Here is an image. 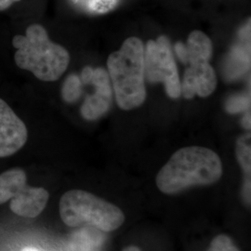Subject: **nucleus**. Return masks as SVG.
Here are the masks:
<instances>
[{"label": "nucleus", "instance_id": "nucleus-1", "mask_svg": "<svg viewBox=\"0 0 251 251\" xmlns=\"http://www.w3.org/2000/svg\"><path fill=\"white\" fill-rule=\"evenodd\" d=\"M224 174L217 152L203 146H187L174 152L157 173V188L166 195H176L187 189L207 186Z\"/></svg>", "mask_w": 251, "mask_h": 251}, {"label": "nucleus", "instance_id": "nucleus-2", "mask_svg": "<svg viewBox=\"0 0 251 251\" xmlns=\"http://www.w3.org/2000/svg\"><path fill=\"white\" fill-rule=\"evenodd\" d=\"M12 45L16 49V65L22 70L32 73L39 80H58L70 63L67 50L52 42L47 30L40 25H31L27 27L25 36H14Z\"/></svg>", "mask_w": 251, "mask_h": 251}, {"label": "nucleus", "instance_id": "nucleus-3", "mask_svg": "<svg viewBox=\"0 0 251 251\" xmlns=\"http://www.w3.org/2000/svg\"><path fill=\"white\" fill-rule=\"evenodd\" d=\"M107 68L119 108L129 111L141 106L146 99L143 41L135 36L126 39L108 57Z\"/></svg>", "mask_w": 251, "mask_h": 251}, {"label": "nucleus", "instance_id": "nucleus-4", "mask_svg": "<svg viewBox=\"0 0 251 251\" xmlns=\"http://www.w3.org/2000/svg\"><path fill=\"white\" fill-rule=\"evenodd\" d=\"M174 50L179 61L188 65L180 82L181 95L188 100L196 95L201 98L211 95L217 87V75L209 63L213 52L210 38L202 31H193L187 42H177Z\"/></svg>", "mask_w": 251, "mask_h": 251}, {"label": "nucleus", "instance_id": "nucleus-5", "mask_svg": "<svg viewBox=\"0 0 251 251\" xmlns=\"http://www.w3.org/2000/svg\"><path fill=\"white\" fill-rule=\"evenodd\" d=\"M59 210L63 223L73 228L90 226L110 233L125 222V214L118 206L84 190L66 192Z\"/></svg>", "mask_w": 251, "mask_h": 251}, {"label": "nucleus", "instance_id": "nucleus-6", "mask_svg": "<svg viewBox=\"0 0 251 251\" xmlns=\"http://www.w3.org/2000/svg\"><path fill=\"white\" fill-rule=\"evenodd\" d=\"M50 198L49 192L42 187L27 185L25 172L12 169L0 174V205L11 199V211L24 218H35L45 208Z\"/></svg>", "mask_w": 251, "mask_h": 251}, {"label": "nucleus", "instance_id": "nucleus-7", "mask_svg": "<svg viewBox=\"0 0 251 251\" xmlns=\"http://www.w3.org/2000/svg\"><path fill=\"white\" fill-rule=\"evenodd\" d=\"M144 75L150 83H163L171 99L181 95V84L171 42L167 36L149 40L144 49Z\"/></svg>", "mask_w": 251, "mask_h": 251}, {"label": "nucleus", "instance_id": "nucleus-8", "mask_svg": "<svg viewBox=\"0 0 251 251\" xmlns=\"http://www.w3.org/2000/svg\"><path fill=\"white\" fill-rule=\"evenodd\" d=\"M81 78L89 81L94 91L88 94L80 109L81 116L88 121H94L104 116L112 105L113 88L107 71L101 67L86 66L81 71Z\"/></svg>", "mask_w": 251, "mask_h": 251}, {"label": "nucleus", "instance_id": "nucleus-9", "mask_svg": "<svg viewBox=\"0 0 251 251\" xmlns=\"http://www.w3.org/2000/svg\"><path fill=\"white\" fill-rule=\"evenodd\" d=\"M25 124L9 104L0 99V158L14 154L26 144Z\"/></svg>", "mask_w": 251, "mask_h": 251}, {"label": "nucleus", "instance_id": "nucleus-10", "mask_svg": "<svg viewBox=\"0 0 251 251\" xmlns=\"http://www.w3.org/2000/svg\"><path fill=\"white\" fill-rule=\"evenodd\" d=\"M73 233L69 240L71 251H103L105 246V232L97 228L84 226Z\"/></svg>", "mask_w": 251, "mask_h": 251}, {"label": "nucleus", "instance_id": "nucleus-11", "mask_svg": "<svg viewBox=\"0 0 251 251\" xmlns=\"http://www.w3.org/2000/svg\"><path fill=\"white\" fill-rule=\"evenodd\" d=\"M78 10L89 14H103L117 7L119 0H69Z\"/></svg>", "mask_w": 251, "mask_h": 251}, {"label": "nucleus", "instance_id": "nucleus-12", "mask_svg": "<svg viewBox=\"0 0 251 251\" xmlns=\"http://www.w3.org/2000/svg\"><path fill=\"white\" fill-rule=\"evenodd\" d=\"M251 135L245 134L241 136L235 147V154L237 161L242 168L246 176H251Z\"/></svg>", "mask_w": 251, "mask_h": 251}, {"label": "nucleus", "instance_id": "nucleus-13", "mask_svg": "<svg viewBox=\"0 0 251 251\" xmlns=\"http://www.w3.org/2000/svg\"><path fill=\"white\" fill-rule=\"evenodd\" d=\"M62 97L67 103H74L81 98V81L79 75H69L64 80L62 88Z\"/></svg>", "mask_w": 251, "mask_h": 251}, {"label": "nucleus", "instance_id": "nucleus-14", "mask_svg": "<svg viewBox=\"0 0 251 251\" xmlns=\"http://www.w3.org/2000/svg\"><path fill=\"white\" fill-rule=\"evenodd\" d=\"M206 251H240L233 239L227 234L215 236Z\"/></svg>", "mask_w": 251, "mask_h": 251}, {"label": "nucleus", "instance_id": "nucleus-15", "mask_svg": "<svg viewBox=\"0 0 251 251\" xmlns=\"http://www.w3.org/2000/svg\"><path fill=\"white\" fill-rule=\"evenodd\" d=\"M243 198L247 204H251V176H246L243 187Z\"/></svg>", "mask_w": 251, "mask_h": 251}, {"label": "nucleus", "instance_id": "nucleus-16", "mask_svg": "<svg viewBox=\"0 0 251 251\" xmlns=\"http://www.w3.org/2000/svg\"><path fill=\"white\" fill-rule=\"evenodd\" d=\"M21 0H0V11H3L5 9H9L13 4L17 3Z\"/></svg>", "mask_w": 251, "mask_h": 251}, {"label": "nucleus", "instance_id": "nucleus-17", "mask_svg": "<svg viewBox=\"0 0 251 251\" xmlns=\"http://www.w3.org/2000/svg\"><path fill=\"white\" fill-rule=\"evenodd\" d=\"M243 126L245 128L251 129V114L250 113H249V115H246V117H244Z\"/></svg>", "mask_w": 251, "mask_h": 251}, {"label": "nucleus", "instance_id": "nucleus-18", "mask_svg": "<svg viewBox=\"0 0 251 251\" xmlns=\"http://www.w3.org/2000/svg\"><path fill=\"white\" fill-rule=\"evenodd\" d=\"M123 251H143L137 246H128L124 249Z\"/></svg>", "mask_w": 251, "mask_h": 251}, {"label": "nucleus", "instance_id": "nucleus-19", "mask_svg": "<svg viewBox=\"0 0 251 251\" xmlns=\"http://www.w3.org/2000/svg\"><path fill=\"white\" fill-rule=\"evenodd\" d=\"M22 251H38L36 249H33V248H25Z\"/></svg>", "mask_w": 251, "mask_h": 251}]
</instances>
